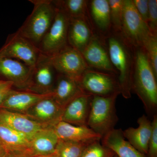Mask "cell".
I'll return each instance as SVG.
<instances>
[{"instance_id": "cell-1", "label": "cell", "mask_w": 157, "mask_h": 157, "mask_svg": "<svg viewBox=\"0 0 157 157\" xmlns=\"http://www.w3.org/2000/svg\"><path fill=\"white\" fill-rule=\"evenodd\" d=\"M133 54L132 91L138 96L147 113L153 117L157 114V77L143 48L133 47Z\"/></svg>"}, {"instance_id": "cell-2", "label": "cell", "mask_w": 157, "mask_h": 157, "mask_svg": "<svg viewBox=\"0 0 157 157\" xmlns=\"http://www.w3.org/2000/svg\"><path fill=\"white\" fill-rule=\"evenodd\" d=\"M107 44L110 62L117 73L120 94L125 99H129L131 98L132 92L133 47L122 37L120 33L115 32L108 36Z\"/></svg>"}, {"instance_id": "cell-3", "label": "cell", "mask_w": 157, "mask_h": 157, "mask_svg": "<svg viewBox=\"0 0 157 157\" xmlns=\"http://www.w3.org/2000/svg\"><path fill=\"white\" fill-rule=\"evenodd\" d=\"M33 9L17 31L23 37L38 46L53 22L56 7L52 0H29Z\"/></svg>"}, {"instance_id": "cell-4", "label": "cell", "mask_w": 157, "mask_h": 157, "mask_svg": "<svg viewBox=\"0 0 157 157\" xmlns=\"http://www.w3.org/2000/svg\"><path fill=\"white\" fill-rule=\"evenodd\" d=\"M119 94L93 96L87 126L102 137L114 129L118 118L115 103Z\"/></svg>"}, {"instance_id": "cell-5", "label": "cell", "mask_w": 157, "mask_h": 157, "mask_svg": "<svg viewBox=\"0 0 157 157\" xmlns=\"http://www.w3.org/2000/svg\"><path fill=\"white\" fill-rule=\"evenodd\" d=\"M120 34L133 47H143L153 35L147 24L138 14L132 0H123Z\"/></svg>"}, {"instance_id": "cell-6", "label": "cell", "mask_w": 157, "mask_h": 157, "mask_svg": "<svg viewBox=\"0 0 157 157\" xmlns=\"http://www.w3.org/2000/svg\"><path fill=\"white\" fill-rule=\"evenodd\" d=\"M57 75L50 57L40 52L36 64L31 68L25 90L39 94L52 93Z\"/></svg>"}, {"instance_id": "cell-7", "label": "cell", "mask_w": 157, "mask_h": 157, "mask_svg": "<svg viewBox=\"0 0 157 157\" xmlns=\"http://www.w3.org/2000/svg\"><path fill=\"white\" fill-rule=\"evenodd\" d=\"M49 56L58 73L78 82L85 72L90 69L81 52L68 45Z\"/></svg>"}, {"instance_id": "cell-8", "label": "cell", "mask_w": 157, "mask_h": 157, "mask_svg": "<svg viewBox=\"0 0 157 157\" xmlns=\"http://www.w3.org/2000/svg\"><path fill=\"white\" fill-rule=\"evenodd\" d=\"M40 52L36 45L16 31L8 36L0 48V58L15 59L30 67H33Z\"/></svg>"}, {"instance_id": "cell-9", "label": "cell", "mask_w": 157, "mask_h": 157, "mask_svg": "<svg viewBox=\"0 0 157 157\" xmlns=\"http://www.w3.org/2000/svg\"><path fill=\"white\" fill-rule=\"evenodd\" d=\"M69 22L70 18L60 9L56 7V14L53 22L38 46L41 53L51 56L68 45Z\"/></svg>"}, {"instance_id": "cell-10", "label": "cell", "mask_w": 157, "mask_h": 157, "mask_svg": "<svg viewBox=\"0 0 157 157\" xmlns=\"http://www.w3.org/2000/svg\"><path fill=\"white\" fill-rule=\"evenodd\" d=\"M116 76L113 74L95 71L90 68L82 75L78 82L83 92L92 96L120 94L118 82Z\"/></svg>"}, {"instance_id": "cell-11", "label": "cell", "mask_w": 157, "mask_h": 157, "mask_svg": "<svg viewBox=\"0 0 157 157\" xmlns=\"http://www.w3.org/2000/svg\"><path fill=\"white\" fill-rule=\"evenodd\" d=\"M81 54L90 68L117 76V73L110 62L107 47L99 37L93 36Z\"/></svg>"}, {"instance_id": "cell-12", "label": "cell", "mask_w": 157, "mask_h": 157, "mask_svg": "<svg viewBox=\"0 0 157 157\" xmlns=\"http://www.w3.org/2000/svg\"><path fill=\"white\" fill-rule=\"evenodd\" d=\"M0 124L23 134L31 140L36 133L50 126L38 122L24 113L0 109Z\"/></svg>"}, {"instance_id": "cell-13", "label": "cell", "mask_w": 157, "mask_h": 157, "mask_svg": "<svg viewBox=\"0 0 157 157\" xmlns=\"http://www.w3.org/2000/svg\"><path fill=\"white\" fill-rule=\"evenodd\" d=\"M53 93L39 94L23 90L12 89L0 104V109L25 113L39 101L51 98Z\"/></svg>"}, {"instance_id": "cell-14", "label": "cell", "mask_w": 157, "mask_h": 157, "mask_svg": "<svg viewBox=\"0 0 157 157\" xmlns=\"http://www.w3.org/2000/svg\"><path fill=\"white\" fill-rule=\"evenodd\" d=\"M64 109L51 97L37 102L25 114L40 123L54 126L61 121Z\"/></svg>"}, {"instance_id": "cell-15", "label": "cell", "mask_w": 157, "mask_h": 157, "mask_svg": "<svg viewBox=\"0 0 157 157\" xmlns=\"http://www.w3.org/2000/svg\"><path fill=\"white\" fill-rule=\"evenodd\" d=\"M92 97L84 93L74 98L65 107L61 121L75 125L88 127Z\"/></svg>"}, {"instance_id": "cell-16", "label": "cell", "mask_w": 157, "mask_h": 157, "mask_svg": "<svg viewBox=\"0 0 157 157\" xmlns=\"http://www.w3.org/2000/svg\"><path fill=\"white\" fill-rule=\"evenodd\" d=\"M31 67L22 62L8 58H0V76L25 90L26 88Z\"/></svg>"}, {"instance_id": "cell-17", "label": "cell", "mask_w": 157, "mask_h": 157, "mask_svg": "<svg viewBox=\"0 0 157 157\" xmlns=\"http://www.w3.org/2000/svg\"><path fill=\"white\" fill-rule=\"evenodd\" d=\"M59 139L64 140L90 143L101 140V135L87 126L75 125L60 121L53 126Z\"/></svg>"}, {"instance_id": "cell-18", "label": "cell", "mask_w": 157, "mask_h": 157, "mask_svg": "<svg viewBox=\"0 0 157 157\" xmlns=\"http://www.w3.org/2000/svg\"><path fill=\"white\" fill-rule=\"evenodd\" d=\"M137 122L138 127L128 128L123 131V135L133 147L146 155L152 132L151 121L144 114L138 119Z\"/></svg>"}, {"instance_id": "cell-19", "label": "cell", "mask_w": 157, "mask_h": 157, "mask_svg": "<svg viewBox=\"0 0 157 157\" xmlns=\"http://www.w3.org/2000/svg\"><path fill=\"white\" fill-rule=\"evenodd\" d=\"M52 93V98L64 109L70 101L84 92L78 81L58 73Z\"/></svg>"}, {"instance_id": "cell-20", "label": "cell", "mask_w": 157, "mask_h": 157, "mask_svg": "<svg viewBox=\"0 0 157 157\" xmlns=\"http://www.w3.org/2000/svg\"><path fill=\"white\" fill-rule=\"evenodd\" d=\"M59 140L53 126L42 129L31 138L29 153L34 157L53 153Z\"/></svg>"}, {"instance_id": "cell-21", "label": "cell", "mask_w": 157, "mask_h": 157, "mask_svg": "<svg viewBox=\"0 0 157 157\" xmlns=\"http://www.w3.org/2000/svg\"><path fill=\"white\" fill-rule=\"evenodd\" d=\"M121 129L114 128L102 137L101 142L114 152L118 157H146L128 142Z\"/></svg>"}, {"instance_id": "cell-22", "label": "cell", "mask_w": 157, "mask_h": 157, "mask_svg": "<svg viewBox=\"0 0 157 157\" xmlns=\"http://www.w3.org/2000/svg\"><path fill=\"white\" fill-rule=\"evenodd\" d=\"M93 36L86 18L70 19L67 36L68 45L82 53Z\"/></svg>"}, {"instance_id": "cell-23", "label": "cell", "mask_w": 157, "mask_h": 157, "mask_svg": "<svg viewBox=\"0 0 157 157\" xmlns=\"http://www.w3.org/2000/svg\"><path fill=\"white\" fill-rule=\"evenodd\" d=\"M30 144V140L25 135L0 124V147L6 152L29 153Z\"/></svg>"}, {"instance_id": "cell-24", "label": "cell", "mask_w": 157, "mask_h": 157, "mask_svg": "<svg viewBox=\"0 0 157 157\" xmlns=\"http://www.w3.org/2000/svg\"><path fill=\"white\" fill-rule=\"evenodd\" d=\"M90 11L93 22L101 32H108L111 26L110 9L108 0H93Z\"/></svg>"}, {"instance_id": "cell-25", "label": "cell", "mask_w": 157, "mask_h": 157, "mask_svg": "<svg viewBox=\"0 0 157 157\" xmlns=\"http://www.w3.org/2000/svg\"><path fill=\"white\" fill-rule=\"evenodd\" d=\"M53 2L56 7L60 9L70 19L86 18L88 1L59 0Z\"/></svg>"}, {"instance_id": "cell-26", "label": "cell", "mask_w": 157, "mask_h": 157, "mask_svg": "<svg viewBox=\"0 0 157 157\" xmlns=\"http://www.w3.org/2000/svg\"><path fill=\"white\" fill-rule=\"evenodd\" d=\"M88 144L59 139L55 153L58 157H80Z\"/></svg>"}, {"instance_id": "cell-27", "label": "cell", "mask_w": 157, "mask_h": 157, "mask_svg": "<svg viewBox=\"0 0 157 157\" xmlns=\"http://www.w3.org/2000/svg\"><path fill=\"white\" fill-rule=\"evenodd\" d=\"M115 153L102 144L101 140H96L87 144L80 157H114Z\"/></svg>"}, {"instance_id": "cell-28", "label": "cell", "mask_w": 157, "mask_h": 157, "mask_svg": "<svg viewBox=\"0 0 157 157\" xmlns=\"http://www.w3.org/2000/svg\"><path fill=\"white\" fill-rule=\"evenodd\" d=\"M110 9L111 26L114 32L120 33L122 19L123 0H108Z\"/></svg>"}, {"instance_id": "cell-29", "label": "cell", "mask_w": 157, "mask_h": 157, "mask_svg": "<svg viewBox=\"0 0 157 157\" xmlns=\"http://www.w3.org/2000/svg\"><path fill=\"white\" fill-rule=\"evenodd\" d=\"M142 48L146 52L153 70L157 77V35H152Z\"/></svg>"}, {"instance_id": "cell-30", "label": "cell", "mask_w": 157, "mask_h": 157, "mask_svg": "<svg viewBox=\"0 0 157 157\" xmlns=\"http://www.w3.org/2000/svg\"><path fill=\"white\" fill-rule=\"evenodd\" d=\"M152 132L146 157H157V114L153 117Z\"/></svg>"}, {"instance_id": "cell-31", "label": "cell", "mask_w": 157, "mask_h": 157, "mask_svg": "<svg viewBox=\"0 0 157 157\" xmlns=\"http://www.w3.org/2000/svg\"><path fill=\"white\" fill-rule=\"evenodd\" d=\"M149 14L147 25L154 35H157V1L148 0Z\"/></svg>"}, {"instance_id": "cell-32", "label": "cell", "mask_w": 157, "mask_h": 157, "mask_svg": "<svg viewBox=\"0 0 157 157\" xmlns=\"http://www.w3.org/2000/svg\"><path fill=\"white\" fill-rule=\"evenodd\" d=\"M140 17L147 24L148 19V0H132Z\"/></svg>"}, {"instance_id": "cell-33", "label": "cell", "mask_w": 157, "mask_h": 157, "mask_svg": "<svg viewBox=\"0 0 157 157\" xmlns=\"http://www.w3.org/2000/svg\"><path fill=\"white\" fill-rule=\"evenodd\" d=\"M14 83L11 81L1 79L0 80V104L4 101L8 94L13 89Z\"/></svg>"}, {"instance_id": "cell-34", "label": "cell", "mask_w": 157, "mask_h": 157, "mask_svg": "<svg viewBox=\"0 0 157 157\" xmlns=\"http://www.w3.org/2000/svg\"><path fill=\"white\" fill-rule=\"evenodd\" d=\"M8 157H34L28 152L17 153L9 154Z\"/></svg>"}, {"instance_id": "cell-35", "label": "cell", "mask_w": 157, "mask_h": 157, "mask_svg": "<svg viewBox=\"0 0 157 157\" xmlns=\"http://www.w3.org/2000/svg\"><path fill=\"white\" fill-rule=\"evenodd\" d=\"M36 157H58L55 152L53 153L49 154L42 155L38 156Z\"/></svg>"}, {"instance_id": "cell-36", "label": "cell", "mask_w": 157, "mask_h": 157, "mask_svg": "<svg viewBox=\"0 0 157 157\" xmlns=\"http://www.w3.org/2000/svg\"><path fill=\"white\" fill-rule=\"evenodd\" d=\"M9 154L6 152L4 150H0V157H8Z\"/></svg>"}, {"instance_id": "cell-37", "label": "cell", "mask_w": 157, "mask_h": 157, "mask_svg": "<svg viewBox=\"0 0 157 157\" xmlns=\"http://www.w3.org/2000/svg\"><path fill=\"white\" fill-rule=\"evenodd\" d=\"M114 157H118L117 155H115L114 156Z\"/></svg>"}, {"instance_id": "cell-38", "label": "cell", "mask_w": 157, "mask_h": 157, "mask_svg": "<svg viewBox=\"0 0 157 157\" xmlns=\"http://www.w3.org/2000/svg\"><path fill=\"white\" fill-rule=\"evenodd\" d=\"M1 149H2L1 148V147H0V150H1Z\"/></svg>"}]
</instances>
